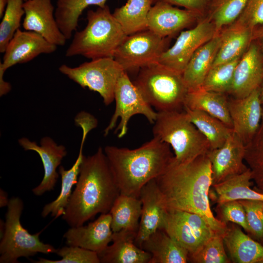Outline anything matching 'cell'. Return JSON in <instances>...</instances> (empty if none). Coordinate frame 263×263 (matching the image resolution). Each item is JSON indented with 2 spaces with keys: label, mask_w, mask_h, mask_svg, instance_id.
Instances as JSON below:
<instances>
[{
  "label": "cell",
  "mask_w": 263,
  "mask_h": 263,
  "mask_svg": "<svg viewBox=\"0 0 263 263\" xmlns=\"http://www.w3.org/2000/svg\"><path fill=\"white\" fill-rule=\"evenodd\" d=\"M24 30L35 32L50 43L65 45L67 40L56 22L52 0H29L23 3Z\"/></svg>",
  "instance_id": "2e32d148"
},
{
  "label": "cell",
  "mask_w": 263,
  "mask_h": 263,
  "mask_svg": "<svg viewBox=\"0 0 263 263\" xmlns=\"http://www.w3.org/2000/svg\"><path fill=\"white\" fill-rule=\"evenodd\" d=\"M23 0L24 2H25V1H26L29 0Z\"/></svg>",
  "instance_id": "681fc988"
},
{
  "label": "cell",
  "mask_w": 263,
  "mask_h": 263,
  "mask_svg": "<svg viewBox=\"0 0 263 263\" xmlns=\"http://www.w3.org/2000/svg\"><path fill=\"white\" fill-rule=\"evenodd\" d=\"M228 105L233 131L246 145L255 135L262 119L260 88L244 97L228 98Z\"/></svg>",
  "instance_id": "4fadbf2b"
},
{
  "label": "cell",
  "mask_w": 263,
  "mask_h": 263,
  "mask_svg": "<svg viewBox=\"0 0 263 263\" xmlns=\"http://www.w3.org/2000/svg\"><path fill=\"white\" fill-rule=\"evenodd\" d=\"M153 137L169 144L175 159L181 163L207 153V139L189 120L185 111L158 112L152 129Z\"/></svg>",
  "instance_id": "8992f818"
},
{
  "label": "cell",
  "mask_w": 263,
  "mask_h": 263,
  "mask_svg": "<svg viewBox=\"0 0 263 263\" xmlns=\"http://www.w3.org/2000/svg\"><path fill=\"white\" fill-rule=\"evenodd\" d=\"M5 71L0 69V96H2L8 94L11 90L10 83L4 80L3 78Z\"/></svg>",
  "instance_id": "f6af8a7d"
},
{
  "label": "cell",
  "mask_w": 263,
  "mask_h": 263,
  "mask_svg": "<svg viewBox=\"0 0 263 263\" xmlns=\"http://www.w3.org/2000/svg\"><path fill=\"white\" fill-rule=\"evenodd\" d=\"M263 72V54L252 41L241 57L234 71L228 94L234 98L244 97L260 88Z\"/></svg>",
  "instance_id": "ffe728a7"
},
{
  "label": "cell",
  "mask_w": 263,
  "mask_h": 263,
  "mask_svg": "<svg viewBox=\"0 0 263 263\" xmlns=\"http://www.w3.org/2000/svg\"><path fill=\"white\" fill-rule=\"evenodd\" d=\"M252 41L259 47L263 54V24L255 27L253 31Z\"/></svg>",
  "instance_id": "ee69618b"
},
{
  "label": "cell",
  "mask_w": 263,
  "mask_h": 263,
  "mask_svg": "<svg viewBox=\"0 0 263 263\" xmlns=\"http://www.w3.org/2000/svg\"><path fill=\"white\" fill-rule=\"evenodd\" d=\"M252 29L237 20L219 33L221 42L212 66L241 56L252 41Z\"/></svg>",
  "instance_id": "cb8c5ba5"
},
{
  "label": "cell",
  "mask_w": 263,
  "mask_h": 263,
  "mask_svg": "<svg viewBox=\"0 0 263 263\" xmlns=\"http://www.w3.org/2000/svg\"><path fill=\"white\" fill-rule=\"evenodd\" d=\"M9 200L8 198V194L6 191L2 189H0V207H7Z\"/></svg>",
  "instance_id": "bcb514c9"
},
{
  "label": "cell",
  "mask_w": 263,
  "mask_h": 263,
  "mask_svg": "<svg viewBox=\"0 0 263 263\" xmlns=\"http://www.w3.org/2000/svg\"><path fill=\"white\" fill-rule=\"evenodd\" d=\"M133 81L146 102L158 112L181 111L188 91L182 74L158 62L141 68Z\"/></svg>",
  "instance_id": "5b68a950"
},
{
  "label": "cell",
  "mask_w": 263,
  "mask_h": 263,
  "mask_svg": "<svg viewBox=\"0 0 263 263\" xmlns=\"http://www.w3.org/2000/svg\"><path fill=\"white\" fill-rule=\"evenodd\" d=\"M58 70L82 88L98 93L106 106L114 101L115 86L124 72L111 57L92 59L75 67L62 64Z\"/></svg>",
  "instance_id": "ba28073f"
},
{
  "label": "cell",
  "mask_w": 263,
  "mask_h": 263,
  "mask_svg": "<svg viewBox=\"0 0 263 263\" xmlns=\"http://www.w3.org/2000/svg\"><path fill=\"white\" fill-rule=\"evenodd\" d=\"M223 238L233 263H263V246L246 235L239 227L234 225L227 226Z\"/></svg>",
  "instance_id": "83f0119b"
},
{
  "label": "cell",
  "mask_w": 263,
  "mask_h": 263,
  "mask_svg": "<svg viewBox=\"0 0 263 263\" xmlns=\"http://www.w3.org/2000/svg\"><path fill=\"white\" fill-rule=\"evenodd\" d=\"M239 201L244 208L249 232L263 242V202L250 200Z\"/></svg>",
  "instance_id": "ab89813d"
},
{
  "label": "cell",
  "mask_w": 263,
  "mask_h": 263,
  "mask_svg": "<svg viewBox=\"0 0 263 263\" xmlns=\"http://www.w3.org/2000/svg\"><path fill=\"white\" fill-rule=\"evenodd\" d=\"M23 209L21 199H10L4 222V230L0 243V263H17L20 257L28 258L38 253H56L53 245L41 242V232L32 234L24 228L20 221Z\"/></svg>",
  "instance_id": "52a82bcc"
},
{
  "label": "cell",
  "mask_w": 263,
  "mask_h": 263,
  "mask_svg": "<svg viewBox=\"0 0 263 263\" xmlns=\"http://www.w3.org/2000/svg\"><path fill=\"white\" fill-rule=\"evenodd\" d=\"M23 3L22 0H8L0 24V53H4L9 42L19 29L24 15Z\"/></svg>",
  "instance_id": "8d00e7d4"
},
{
  "label": "cell",
  "mask_w": 263,
  "mask_h": 263,
  "mask_svg": "<svg viewBox=\"0 0 263 263\" xmlns=\"http://www.w3.org/2000/svg\"><path fill=\"white\" fill-rule=\"evenodd\" d=\"M114 100L116 103L115 111L104 131V136L114 129L118 118H120V122L115 132H118L119 138L123 137L127 133L129 121L135 114H142L150 123L154 124L157 113L146 102L125 71L120 76L115 86Z\"/></svg>",
  "instance_id": "30bf717a"
},
{
  "label": "cell",
  "mask_w": 263,
  "mask_h": 263,
  "mask_svg": "<svg viewBox=\"0 0 263 263\" xmlns=\"http://www.w3.org/2000/svg\"><path fill=\"white\" fill-rule=\"evenodd\" d=\"M61 257L60 260H51L43 258H38V261H33L36 263H100L98 254L83 248L67 245L56 249V252Z\"/></svg>",
  "instance_id": "f35d334b"
},
{
  "label": "cell",
  "mask_w": 263,
  "mask_h": 263,
  "mask_svg": "<svg viewBox=\"0 0 263 263\" xmlns=\"http://www.w3.org/2000/svg\"><path fill=\"white\" fill-rule=\"evenodd\" d=\"M19 144L24 150L36 152L41 158L44 176L40 183L32 189L37 196H41L47 191L54 189L59 177L57 168L67 155L66 147L58 145L52 138L45 136L40 141V145L26 137L19 139Z\"/></svg>",
  "instance_id": "e0dca14e"
},
{
  "label": "cell",
  "mask_w": 263,
  "mask_h": 263,
  "mask_svg": "<svg viewBox=\"0 0 263 263\" xmlns=\"http://www.w3.org/2000/svg\"></svg>",
  "instance_id": "f907efd6"
},
{
  "label": "cell",
  "mask_w": 263,
  "mask_h": 263,
  "mask_svg": "<svg viewBox=\"0 0 263 263\" xmlns=\"http://www.w3.org/2000/svg\"><path fill=\"white\" fill-rule=\"evenodd\" d=\"M252 173L248 167L244 172L212 186L217 196V203L250 200L263 202V193L251 188Z\"/></svg>",
  "instance_id": "f1b7e54d"
},
{
  "label": "cell",
  "mask_w": 263,
  "mask_h": 263,
  "mask_svg": "<svg viewBox=\"0 0 263 263\" xmlns=\"http://www.w3.org/2000/svg\"><path fill=\"white\" fill-rule=\"evenodd\" d=\"M203 16L165 2L155 3L148 18V29L159 36L170 38L198 22Z\"/></svg>",
  "instance_id": "5bb4252c"
},
{
  "label": "cell",
  "mask_w": 263,
  "mask_h": 263,
  "mask_svg": "<svg viewBox=\"0 0 263 263\" xmlns=\"http://www.w3.org/2000/svg\"><path fill=\"white\" fill-rule=\"evenodd\" d=\"M248 0H212L207 17L214 24L216 34L235 21Z\"/></svg>",
  "instance_id": "836d02e7"
},
{
  "label": "cell",
  "mask_w": 263,
  "mask_h": 263,
  "mask_svg": "<svg viewBox=\"0 0 263 263\" xmlns=\"http://www.w3.org/2000/svg\"><path fill=\"white\" fill-rule=\"evenodd\" d=\"M241 56L212 66L205 79L202 88L217 93H228L236 67Z\"/></svg>",
  "instance_id": "d590c367"
},
{
  "label": "cell",
  "mask_w": 263,
  "mask_h": 263,
  "mask_svg": "<svg viewBox=\"0 0 263 263\" xmlns=\"http://www.w3.org/2000/svg\"><path fill=\"white\" fill-rule=\"evenodd\" d=\"M260 98L262 102V104L263 107V78L262 81L260 86Z\"/></svg>",
  "instance_id": "c3c4849f"
},
{
  "label": "cell",
  "mask_w": 263,
  "mask_h": 263,
  "mask_svg": "<svg viewBox=\"0 0 263 263\" xmlns=\"http://www.w3.org/2000/svg\"><path fill=\"white\" fill-rule=\"evenodd\" d=\"M141 248L151 254L149 263H186L189 261L188 251L164 229L150 235L143 242Z\"/></svg>",
  "instance_id": "484cf974"
},
{
  "label": "cell",
  "mask_w": 263,
  "mask_h": 263,
  "mask_svg": "<svg viewBox=\"0 0 263 263\" xmlns=\"http://www.w3.org/2000/svg\"><path fill=\"white\" fill-rule=\"evenodd\" d=\"M184 108L189 120L207 139L210 150L221 147L233 132L232 129L207 113Z\"/></svg>",
  "instance_id": "d6a6232c"
},
{
  "label": "cell",
  "mask_w": 263,
  "mask_h": 263,
  "mask_svg": "<svg viewBox=\"0 0 263 263\" xmlns=\"http://www.w3.org/2000/svg\"><path fill=\"white\" fill-rule=\"evenodd\" d=\"M168 210H179L203 216L217 234L227 226L211 211L209 191L212 186L211 163L207 154L184 163L174 156L165 172L156 179Z\"/></svg>",
  "instance_id": "6da1fadb"
},
{
  "label": "cell",
  "mask_w": 263,
  "mask_h": 263,
  "mask_svg": "<svg viewBox=\"0 0 263 263\" xmlns=\"http://www.w3.org/2000/svg\"><path fill=\"white\" fill-rule=\"evenodd\" d=\"M110 213L101 214L87 225L71 227L64 234L67 245L76 246L94 251L102 252L112 241L113 231Z\"/></svg>",
  "instance_id": "44dd1931"
},
{
  "label": "cell",
  "mask_w": 263,
  "mask_h": 263,
  "mask_svg": "<svg viewBox=\"0 0 263 263\" xmlns=\"http://www.w3.org/2000/svg\"><path fill=\"white\" fill-rule=\"evenodd\" d=\"M212 0H152L153 4L162 1L183 7L203 16L207 13Z\"/></svg>",
  "instance_id": "7bdbcfd3"
},
{
  "label": "cell",
  "mask_w": 263,
  "mask_h": 263,
  "mask_svg": "<svg viewBox=\"0 0 263 263\" xmlns=\"http://www.w3.org/2000/svg\"><path fill=\"white\" fill-rule=\"evenodd\" d=\"M223 236L216 234L198 250L189 254V261L195 263H228Z\"/></svg>",
  "instance_id": "74e56055"
},
{
  "label": "cell",
  "mask_w": 263,
  "mask_h": 263,
  "mask_svg": "<svg viewBox=\"0 0 263 263\" xmlns=\"http://www.w3.org/2000/svg\"><path fill=\"white\" fill-rule=\"evenodd\" d=\"M152 0H128L113 15L126 35L148 29V18Z\"/></svg>",
  "instance_id": "4dcf8cb0"
},
{
  "label": "cell",
  "mask_w": 263,
  "mask_h": 263,
  "mask_svg": "<svg viewBox=\"0 0 263 263\" xmlns=\"http://www.w3.org/2000/svg\"><path fill=\"white\" fill-rule=\"evenodd\" d=\"M245 145L233 132L220 148L207 153L211 163L212 186L246 170Z\"/></svg>",
  "instance_id": "9a60e30c"
},
{
  "label": "cell",
  "mask_w": 263,
  "mask_h": 263,
  "mask_svg": "<svg viewBox=\"0 0 263 263\" xmlns=\"http://www.w3.org/2000/svg\"><path fill=\"white\" fill-rule=\"evenodd\" d=\"M139 198L142 201V211L134 242L141 248L143 242L150 235L158 229H164L168 210L156 179L143 187Z\"/></svg>",
  "instance_id": "ac0fdd59"
},
{
  "label": "cell",
  "mask_w": 263,
  "mask_h": 263,
  "mask_svg": "<svg viewBox=\"0 0 263 263\" xmlns=\"http://www.w3.org/2000/svg\"><path fill=\"white\" fill-rule=\"evenodd\" d=\"M57 46L40 35L19 29L9 42L4 52L0 69L6 71L17 64L29 62L41 54L54 53Z\"/></svg>",
  "instance_id": "d6986e66"
},
{
  "label": "cell",
  "mask_w": 263,
  "mask_h": 263,
  "mask_svg": "<svg viewBox=\"0 0 263 263\" xmlns=\"http://www.w3.org/2000/svg\"><path fill=\"white\" fill-rule=\"evenodd\" d=\"M244 160L251 170L258 191L263 193V114L257 133L245 145Z\"/></svg>",
  "instance_id": "e575fe53"
},
{
  "label": "cell",
  "mask_w": 263,
  "mask_h": 263,
  "mask_svg": "<svg viewBox=\"0 0 263 263\" xmlns=\"http://www.w3.org/2000/svg\"><path fill=\"white\" fill-rule=\"evenodd\" d=\"M137 232L127 229L113 232V244L98 257L102 263H149L151 254L135 244Z\"/></svg>",
  "instance_id": "7402d4cb"
},
{
  "label": "cell",
  "mask_w": 263,
  "mask_h": 263,
  "mask_svg": "<svg viewBox=\"0 0 263 263\" xmlns=\"http://www.w3.org/2000/svg\"><path fill=\"white\" fill-rule=\"evenodd\" d=\"M169 38H162L147 29L127 36L113 56L124 71H139L157 63L167 49Z\"/></svg>",
  "instance_id": "9c48e42d"
},
{
  "label": "cell",
  "mask_w": 263,
  "mask_h": 263,
  "mask_svg": "<svg viewBox=\"0 0 263 263\" xmlns=\"http://www.w3.org/2000/svg\"><path fill=\"white\" fill-rule=\"evenodd\" d=\"M219 210L222 220L225 224L231 222L240 225L249 232L246 213L239 200H232L219 204Z\"/></svg>",
  "instance_id": "60d3db41"
},
{
  "label": "cell",
  "mask_w": 263,
  "mask_h": 263,
  "mask_svg": "<svg viewBox=\"0 0 263 263\" xmlns=\"http://www.w3.org/2000/svg\"><path fill=\"white\" fill-rule=\"evenodd\" d=\"M236 20L252 29L263 24V0H248Z\"/></svg>",
  "instance_id": "b9f144b4"
},
{
  "label": "cell",
  "mask_w": 263,
  "mask_h": 263,
  "mask_svg": "<svg viewBox=\"0 0 263 263\" xmlns=\"http://www.w3.org/2000/svg\"><path fill=\"white\" fill-rule=\"evenodd\" d=\"M217 35L213 23L207 17L192 28L180 33L175 43L164 51L158 62L183 74L196 51Z\"/></svg>",
  "instance_id": "7c38bea8"
},
{
  "label": "cell",
  "mask_w": 263,
  "mask_h": 263,
  "mask_svg": "<svg viewBox=\"0 0 263 263\" xmlns=\"http://www.w3.org/2000/svg\"><path fill=\"white\" fill-rule=\"evenodd\" d=\"M82 130V140L77 157L70 169L67 170L62 166L59 167L58 173L61 179L60 191L55 200L44 206L41 212V216L44 218L49 214L57 218L62 216L65 212L72 193V188L76 184L78 180L80 165L84 157V145L88 132L91 131L87 127H83Z\"/></svg>",
  "instance_id": "d4e9b609"
},
{
  "label": "cell",
  "mask_w": 263,
  "mask_h": 263,
  "mask_svg": "<svg viewBox=\"0 0 263 263\" xmlns=\"http://www.w3.org/2000/svg\"><path fill=\"white\" fill-rule=\"evenodd\" d=\"M84 28L75 31L65 56H81L90 59L113 57L114 54L127 35L106 4L89 10Z\"/></svg>",
  "instance_id": "277c9868"
},
{
  "label": "cell",
  "mask_w": 263,
  "mask_h": 263,
  "mask_svg": "<svg viewBox=\"0 0 263 263\" xmlns=\"http://www.w3.org/2000/svg\"><path fill=\"white\" fill-rule=\"evenodd\" d=\"M221 42L219 33L200 46L194 53L182 75L188 90L202 87L212 68Z\"/></svg>",
  "instance_id": "603a6c76"
},
{
  "label": "cell",
  "mask_w": 263,
  "mask_h": 263,
  "mask_svg": "<svg viewBox=\"0 0 263 263\" xmlns=\"http://www.w3.org/2000/svg\"><path fill=\"white\" fill-rule=\"evenodd\" d=\"M103 149L120 194L136 198L144 186L165 172L174 156L169 144L154 137L135 149Z\"/></svg>",
  "instance_id": "3957f363"
},
{
  "label": "cell",
  "mask_w": 263,
  "mask_h": 263,
  "mask_svg": "<svg viewBox=\"0 0 263 263\" xmlns=\"http://www.w3.org/2000/svg\"><path fill=\"white\" fill-rule=\"evenodd\" d=\"M107 0H57L55 15L59 28L67 39L78 26L79 18L90 6L103 7Z\"/></svg>",
  "instance_id": "1f68e13d"
},
{
  "label": "cell",
  "mask_w": 263,
  "mask_h": 263,
  "mask_svg": "<svg viewBox=\"0 0 263 263\" xmlns=\"http://www.w3.org/2000/svg\"><path fill=\"white\" fill-rule=\"evenodd\" d=\"M184 104V107L207 113L232 129L228 98L225 94L206 90L202 87L188 90Z\"/></svg>",
  "instance_id": "4316f807"
},
{
  "label": "cell",
  "mask_w": 263,
  "mask_h": 263,
  "mask_svg": "<svg viewBox=\"0 0 263 263\" xmlns=\"http://www.w3.org/2000/svg\"><path fill=\"white\" fill-rule=\"evenodd\" d=\"M8 3V0H0V17L2 18L5 11Z\"/></svg>",
  "instance_id": "7dc6e473"
},
{
  "label": "cell",
  "mask_w": 263,
  "mask_h": 263,
  "mask_svg": "<svg viewBox=\"0 0 263 263\" xmlns=\"http://www.w3.org/2000/svg\"><path fill=\"white\" fill-rule=\"evenodd\" d=\"M164 229L189 254L196 251L217 234L201 215L179 210H168Z\"/></svg>",
  "instance_id": "8fae6325"
},
{
  "label": "cell",
  "mask_w": 263,
  "mask_h": 263,
  "mask_svg": "<svg viewBox=\"0 0 263 263\" xmlns=\"http://www.w3.org/2000/svg\"><path fill=\"white\" fill-rule=\"evenodd\" d=\"M120 192L104 149L84 156L76 187L62 216L71 226L82 225L98 213H109Z\"/></svg>",
  "instance_id": "7a4b0ae2"
},
{
  "label": "cell",
  "mask_w": 263,
  "mask_h": 263,
  "mask_svg": "<svg viewBox=\"0 0 263 263\" xmlns=\"http://www.w3.org/2000/svg\"><path fill=\"white\" fill-rule=\"evenodd\" d=\"M142 211L140 198L120 194L109 212L113 232L122 229L138 232Z\"/></svg>",
  "instance_id": "f546056e"
}]
</instances>
